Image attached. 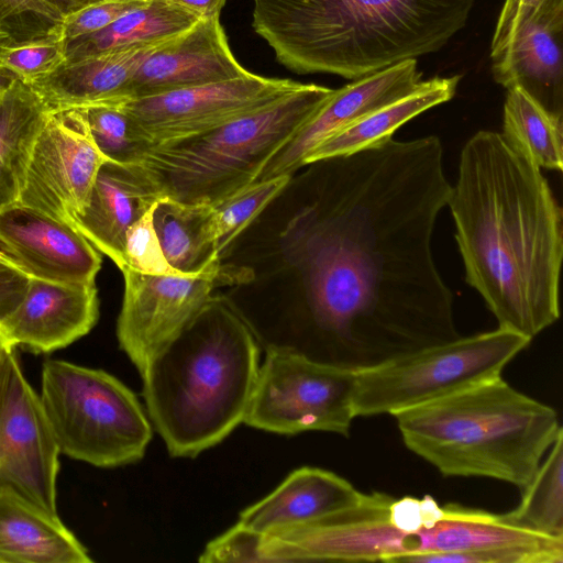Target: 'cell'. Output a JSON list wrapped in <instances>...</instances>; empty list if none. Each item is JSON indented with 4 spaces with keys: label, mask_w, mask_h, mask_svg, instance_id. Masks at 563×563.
I'll return each instance as SVG.
<instances>
[{
    "label": "cell",
    "mask_w": 563,
    "mask_h": 563,
    "mask_svg": "<svg viewBox=\"0 0 563 563\" xmlns=\"http://www.w3.org/2000/svg\"><path fill=\"white\" fill-rule=\"evenodd\" d=\"M165 42L65 60L27 86L47 111L121 102L139 67Z\"/></svg>",
    "instance_id": "cell-20"
},
{
    "label": "cell",
    "mask_w": 563,
    "mask_h": 563,
    "mask_svg": "<svg viewBox=\"0 0 563 563\" xmlns=\"http://www.w3.org/2000/svg\"><path fill=\"white\" fill-rule=\"evenodd\" d=\"M301 82L256 74L119 102L143 148L190 139L251 113Z\"/></svg>",
    "instance_id": "cell-11"
},
{
    "label": "cell",
    "mask_w": 563,
    "mask_h": 563,
    "mask_svg": "<svg viewBox=\"0 0 563 563\" xmlns=\"http://www.w3.org/2000/svg\"><path fill=\"white\" fill-rule=\"evenodd\" d=\"M183 8L199 19L220 15L227 0H163Z\"/></svg>",
    "instance_id": "cell-38"
},
{
    "label": "cell",
    "mask_w": 563,
    "mask_h": 563,
    "mask_svg": "<svg viewBox=\"0 0 563 563\" xmlns=\"http://www.w3.org/2000/svg\"><path fill=\"white\" fill-rule=\"evenodd\" d=\"M563 0H548L492 58L494 80L518 86L563 118Z\"/></svg>",
    "instance_id": "cell-18"
},
{
    "label": "cell",
    "mask_w": 563,
    "mask_h": 563,
    "mask_svg": "<svg viewBox=\"0 0 563 563\" xmlns=\"http://www.w3.org/2000/svg\"><path fill=\"white\" fill-rule=\"evenodd\" d=\"M55 9L63 18L77 12L101 0H43Z\"/></svg>",
    "instance_id": "cell-39"
},
{
    "label": "cell",
    "mask_w": 563,
    "mask_h": 563,
    "mask_svg": "<svg viewBox=\"0 0 563 563\" xmlns=\"http://www.w3.org/2000/svg\"><path fill=\"white\" fill-rule=\"evenodd\" d=\"M291 180V175L258 179L211 205L220 257L232 242L279 196Z\"/></svg>",
    "instance_id": "cell-29"
},
{
    "label": "cell",
    "mask_w": 563,
    "mask_h": 563,
    "mask_svg": "<svg viewBox=\"0 0 563 563\" xmlns=\"http://www.w3.org/2000/svg\"><path fill=\"white\" fill-rule=\"evenodd\" d=\"M38 395L60 453L106 468L144 456L152 423L136 395L115 376L47 360Z\"/></svg>",
    "instance_id": "cell-7"
},
{
    "label": "cell",
    "mask_w": 563,
    "mask_h": 563,
    "mask_svg": "<svg viewBox=\"0 0 563 563\" xmlns=\"http://www.w3.org/2000/svg\"><path fill=\"white\" fill-rule=\"evenodd\" d=\"M261 350L236 302L212 295L147 361L142 396L169 455L195 457L244 421Z\"/></svg>",
    "instance_id": "cell-4"
},
{
    "label": "cell",
    "mask_w": 563,
    "mask_h": 563,
    "mask_svg": "<svg viewBox=\"0 0 563 563\" xmlns=\"http://www.w3.org/2000/svg\"><path fill=\"white\" fill-rule=\"evenodd\" d=\"M252 26L299 74L357 79L440 51L475 0H253Z\"/></svg>",
    "instance_id": "cell-3"
},
{
    "label": "cell",
    "mask_w": 563,
    "mask_h": 563,
    "mask_svg": "<svg viewBox=\"0 0 563 563\" xmlns=\"http://www.w3.org/2000/svg\"><path fill=\"white\" fill-rule=\"evenodd\" d=\"M531 339L499 328L460 336L356 373L355 417L395 413L501 376Z\"/></svg>",
    "instance_id": "cell-8"
},
{
    "label": "cell",
    "mask_w": 563,
    "mask_h": 563,
    "mask_svg": "<svg viewBox=\"0 0 563 563\" xmlns=\"http://www.w3.org/2000/svg\"><path fill=\"white\" fill-rule=\"evenodd\" d=\"M66 43L60 35L0 48V68L30 84L65 62Z\"/></svg>",
    "instance_id": "cell-32"
},
{
    "label": "cell",
    "mask_w": 563,
    "mask_h": 563,
    "mask_svg": "<svg viewBox=\"0 0 563 563\" xmlns=\"http://www.w3.org/2000/svg\"><path fill=\"white\" fill-rule=\"evenodd\" d=\"M265 353L243 423L285 435L323 431L347 437L355 418L356 372L291 353Z\"/></svg>",
    "instance_id": "cell-9"
},
{
    "label": "cell",
    "mask_w": 563,
    "mask_h": 563,
    "mask_svg": "<svg viewBox=\"0 0 563 563\" xmlns=\"http://www.w3.org/2000/svg\"><path fill=\"white\" fill-rule=\"evenodd\" d=\"M263 533L236 522L205 547L198 561L211 562H266L262 552Z\"/></svg>",
    "instance_id": "cell-34"
},
{
    "label": "cell",
    "mask_w": 563,
    "mask_h": 563,
    "mask_svg": "<svg viewBox=\"0 0 563 563\" xmlns=\"http://www.w3.org/2000/svg\"><path fill=\"white\" fill-rule=\"evenodd\" d=\"M1 99V98H0Z\"/></svg>",
    "instance_id": "cell-43"
},
{
    "label": "cell",
    "mask_w": 563,
    "mask_h": 563,
    "mask_svg": "<svg viewBox=\"0 0 563 563\" xmlns=\"http://www.w3.org/2000/svg\"><path fill=\"white\" fill-rule=\"evenodd\" d=\"M99 319L96 282L66 284L30 277L19 305L0 321L12 347L51 353L88 334Z\"/></svg>",
    "instance_id": "cell-17"
},
{
    "label": "cell",
    "mask_w": 563,
    "mask_h": 563,
    "mask_svg": "<svg viewBox=\"0 0 563 563\" xmlns=\"http://www.w3.org/2000/svg\"><path fill=\"white\" fill-rule=\"evenodd\" d=\"M446 206L465 280L498 327L532 340L560 316L562 209L541 168L501 133L464 144Z\"/></svg>",
    "instance_id": "cell-2"
},
{
    "label": "cell",
    "mask_w": 563,
    "mask_h": 563,
    "mask_svg": "<svg viewBox=\"0 0 563 563\" xmlns=\"http://www.w3.org/2000/svg\"><path fill=\"white\" fill-rule=\"evenodd\" d=\"M421 76L417 59L411 58L333 89L318 111L266 165L258 179L292 175L305 166L308 154L321 142L367 113L404 97L417 87Z\"/></svg>",
    "instance_id": "cell-15"
},
{
    "label": "cell",
    "mask_w": 563,
    "mask_h": 563,
    "mask_svg": "<svg viewBox=\"0 0 563 563\" xmlns=\"http://www.w3.org/2000/svg\"><path fill=\"white\" fill-rule=\"evenodd\" d=\"M13 45L10 36L7 34V32L2 29L0 24V48Z\"/></svg>",
    "instance_id": "cell-42"
},
{
    "label": "cell",
    "mask_w": 563,
    "mask_h": 563,
    "mask_svg": "<svg viewBox=\"0 0 563 563\" xmlns=\"http://www.w3.org/2000/svg\"><path fill=\"white\" fill-rule=\"evenodd\" d=\"M548 0H505L490 43V57L498 55L517 31L527 23Z\"/></svg>",
    "instance_id": "cell-36"
},
{
    "label": "cell",
    "mask_w": 563,
    "mask_h": 563,
    "mask_svg": "<svg viewBox=\"0 0 563 563\" xmlns=\"http://www.w3.org/2000/svg\"><path fill=\"white\" fill-rule=\"evenodd\" d=\"M121 273L124 291L117 338L139 373L196 318L217 287L252 279L250 269L221 262L194 275H148L129 267Z\"/></svg>",
    "instance_id": "cell-10"
},
{
    "label": "cell",
    "mask_w": 563,
    "mask_h": 563,
    "mask_svg": "<svg viewBox=\"0 0 563 563\" xmlns=\"http://www.w3.org/2000/svg\"><path fill=\"white\" fill-rule=\"evenodd\" d=\"M405 445L444 476L522 490L563 432L556 411L501 376L394 415Z\"/></svg>",
    "instance_id": "cell-5"
},
{
    "label": "cell",
    "mask_w": 563,
    "mask_h": 563,
    "mask_svg": "<svg viewBox=\"0 0 563 563\" xmlns=\"http://www.w3.org/2000/svg\"><path fill=\"white\" fill-rule=\"evenodd\" d=\"M63 20L43 0H0V24L13 45L60 35Z\"/></svg>",
    "instance_id": "cell-31"
},
{
    "label": "cell",
    "mask_w": 563,
    "mask_h": 563,
    "mask_svg": "<svg viewBox=\"0 0 563 563\" xmlns=\"http://www.w3.org/2000/svg\"><path fill=\"white\" fill-rule=\"evenodd\" d=\"M501 517L518 528L563 539V432L521 490L520 504Z\"/></svg>",
    "instance_id": "cell-28"
},
{
    "label": "cell",
    "mask_w": 563,
    "mask_h": 563,
    "mask_svg": "<svg viewBox=\"0 0 563 563\" xmlns=\"http://www.w3.org/2000/svg\"><path fill=\"white\" fill-rule=\"evenodd\" d=\"M14 351L0 330V380L8 361L9 355Z\"/></svg>",
    "instance_id": "cell-40"
},
{
    "label": "cell",
    "mask_w": 563,
    "mask_h": 563,
    "mask_svg": "<svg viewBox=\"0 0 563 563\" xmlns=\"http://www.w3.org/2000/svg\"><path fill=\"white\" fill-rule=\"evenodd\" d=\"M317 163L318 191L284 234L301 306L261 349L357 373L460 338L431 246L452 188L439 137Z\"/></svg>",
    "instance_id": "cell-1"
},
{
    "label": "cell",
    "mask_w": 563,
    "mask_h": 563,
    "mask_svg": "<svg viewBox=\"0 0 563 563\" xmlns=\"http://www.w3.org/2000/svg\"><path fill=\"white\" fill-rule=\"evenodd\" d=\"M15 80L16 78L12 74L0 68V98L10 89Z\"/></svg>",
    "instance_id": "cell-41"
},
{
    "label": "cell",
    "mask_w": 563,
    "mask_h": 563,
    "mask_svg": "<svg viewBox=\"0 0 563 563\" xmlns=\"http://www.w3.org/2000/svg\"><path fill=\"white\" fill-rule=\"evenodd\" d=\"M161 198L135 164L108 161L100 167L88 203L74 225L121 269L128 229Z\"/></svg>",
    "instance_id": "cell-19"
},
{
    "label": "cell",
    "mask_w": 563,
    "mask_h": 563,
    "mask_svg": "<svg viewBox=\"0 0 563 563\" xmlns=\"http://www.w3.org/2000/svg\"><path fill=\"white\" fill-rule=\"evenodd\" d=\"M157 201L128 229L121 269L129 267L148 275H183L168 264L154 229L153 212Z\"/></svg>",
    "instance_id": "cell-33"
},
{
    "label": "cell",
    "mask_w": 563,
    "mask_h": 563,
    "mask_svg": "<svg viewBox=\"0 0 563 563\" xmlns=\"http://www.w3.org/2000/svg\"><path fill=\"white\" fill-rule=\"evenodd\" d=\"M100 152L112 162L131 163L143 150L130 117L119 102L80 108Z\"/></svg>",
    "instance_id": "cell-30"
},
{
    "label": "cell",
    "mask_w": 563,
    "mask_h": 563,
    "mask_svg": "<svg viewBox=\"0 0 563 563\" xmlns=\"http://www.w3.org/2000/svg\"><path fill=\"white\" fill-rule=\"evenodd\" d=\"M364 493L345 478L319 467L292 471L271 494L239 515L241 525L260 533L311 521L358 504Z\"/></svg>",
    "instance_id": "cell-21"
},
{
    "label": "cell",
    "mask_w": 563,
    "mask_h": 563,
    "mask_svg": "<svg viewBox=\"0 0 563 563\" xmlns=\"http://www.w3.org/2000/svg\"><path fill=\"white\" fill-rule=\"evenodd\" d=\"M251 74L232 53L220 15L199 19L157 47L139 67L126 100Z\"/></svg>",
    "instance_id": "cell-16"
},
{
    "label": "cell",
    "mask_w": 563,
    "mask_h": 563,
    "mask_svg": "<svg viewBox=\"0 0 563 563\" xmlns=\"http://www.w3.org/2000/svg\"><path fill=\"white\" fill-rule=\"evenodd\" d=\"M29 278L15 265L0 260V321L22 300Z\"/></svg>",
    "instance_id": "cell-37"
},
{
    "label": "cell",
    "mask_w": 563,
    "mask_h": 563,
    "mask_svg": "<svg viewBox=\"0 0 563 563\" xmlns=\"http://www.w3.org/2000/svg\"><path fill=\"white\" fill-rule=\"evenodd\" d=\"M0 244L29 277L92 283L101 253L74 227L19 201L0 208Z\"/></svg>",
    "instance_id": "cell-14"
},
{
    "label": "cell",
    "mask_w": 563,
    "mask_h": 563,
    "mask_svg": "<svg viewBox=\"0 0 563 563\" xmlns=\"http://www.w3.org/2000/svg\"><path fill=\"white\" fill-rule=\"evenodd\" d=\"M47 109L16 79L0 99V208L16 202Z\"/></svg>",
    "instance_id": "cell-26"
},
{
    "label": "cell",
    "mask_w": 563,
    "mask_h": 563,
    "mask_svg": "<svg viewBox=\"0 0 563 563\" xmlns=\"http://www.w3.org/2000/svg\"><path fill=\"white\" fill-rule=\"evenodd\" d=\"M199 18L163 0L131 10L104 29L66 43L65 60L165 42L194 25Z\"/></svg>",
    "instance_id": "cell-25"
},
{
    "label": "cell",
    "mask_w": 563,
    "mask_h": 563,
    "mask_svg": "<svg viewBox=\"0 0 563 563\" xmlns=\"http://www.w3.org/2000/svg\"><path fill=\"white\" fill-rule=\"evenodd\" d=\"M460 80V75L421 80L404 97L367 113L325 139L308 154L305 165L353 154L391 139L411 119L450 101L456 93Z\"/></svg>",
    "instance_id": "cell-23"
},
{
    "label": "cell",
    "mask_w": 563,
    "mask_h": 563,
    "mask_svg": "<svg viewBox=\"0 0 563 563\" xmlns=\"http://www.w3.org/2000/svg\"><path fill=\"white\" fill-rule=\"evenodd\" d=\"M59 454L40 395L13 351L0 380V487L57 515Z\"/></svg>",
    "instance_id": "cell-13"
},
{
    "label": "cell",
    "mask_w": 563,
    "mask_h": 563,
    "mask_svg": "<svg viewBox=\"0 0 563 563\" xmlns=\"http://www.w3.org/2000/svg\"><path fill=\"white\" fill-rule=\"evenodd\" d=\"M150 0H101L64 18L60 36L65 43L98 32L126 12Z\"/></svg>",
    "instance_id": "cell-35"
},
{
    "label": "cell",
    "mask_w": 563,
    "mask_h": 563,
    "mask_svg": "<svg viewBox=\"0 0 563 563\" xmlns=\"http://www.w3.org/2000/svg\"><path fill=\"white\" fill-rule=\"evenodd\" d=\"M88 550L62 522L0 487V563H91Z\"/></svg>",
    "instance_id": "cell-22"
},
{
    "label": "cell",
    "mask_w": 563,
    "mask_h": 563,
    "mask_svg": "<svg viewBox=\"0 0 563 563\" xmlns=\"http://www.w3.org/2000/svg\"><path fill=\"white\" fill-rule=\"evenodd\" d=\"M501 135L539 168L562 170L563 118L548 111L518 86L507 89Z\"/></svg>",
    "instance_id": "cell-27"
},
{
    "label": "cell",
    "mask_w": 563,
    "mask_h": 563,
    "mask_svg": "<svg viewBox=\"0 0 563 563\" xmlns=\"http://www.w3.org/2000/svg\"><path fill=\"white\" fill-rule=\"evenodd\" d=\"M153 224L168 264L183 275H194L219 264L218 238L211 205L161 198Z\"/></svg>",
    "instance_id": "cell-24"
},
{
    "label": "cell",
    "mask_w": 563,
    "mask_h": 563,
    "mask_svg": "<svg viewBox=\"0 0 563 563\" xmlns=\"http://www.w3.org/2000/svg\"><path fill=\"white\" fill-rule=\"evenodd\" d=\"M332 92L325 86L301 82L287 95L214 130L144 147L131 163L161 197L214 205L257 180Z\"/></svg>",
    "instance_id": "cell-6"
},
{
    "label": "cell",
    "mask_w": 563,
    "mask_h": 563,
    "mask_svg": "<svg viewBox=\"0 0 563 563\" xmlns=\"http://www.w3.org/2000/svg\"><path fill=\"white\" fill-rule=\"evenodd\" d=\"M108 161L80 108L47 111L18 201L74 225L88 203L100 167Z\"/></svg>",
    "instance_id": "cell-12"
}]
</instances>
